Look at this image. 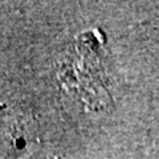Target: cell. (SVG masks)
<instances>
[{
	"label": "cell",
	"instance_id": "obj_1",
	"mask_svg": "<svg viewBox=\"0 0 159 159\" xmlns=\"http://www.w3.org/2000/svg\"><path fill=\"white\" fill-rule=\"evenodd\" d=\"M41 159H62V158L57 155V154H47V155H44Z\"/></svg>",
	"mask_w": 159,
	"mask_h": 159
}]
</instances>
